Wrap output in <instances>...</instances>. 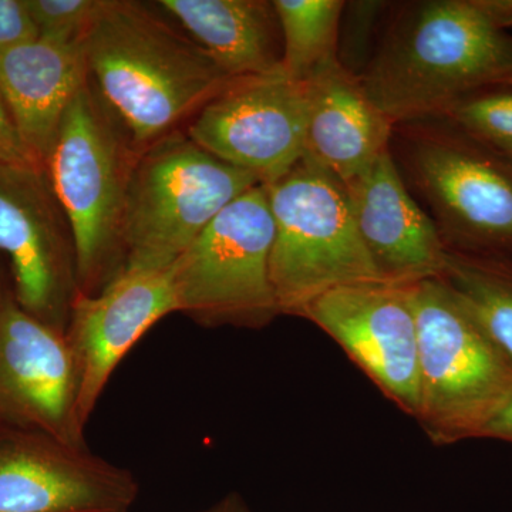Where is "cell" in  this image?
Returning <instances> with one entry per match:
<instances>
[{
  "label": "cell",
  "mask_w": 512,
  "mask_h": 512,
  "mask_svg": "<svg viewBox=\"0 0 512 512\" xmlns=\"http://www.w3.org/2000/svg\"><path fill=\"white\" fill-rule=\"evenodd\" d=\"M359 79L393 124L443 117L471 94L512 86V36L481 0L402 3Z\"/></svg>",
  "instance_id": "cell-1"
},
{
  "label": "cell",
  "mask_w": 512,
  "mask_h": 512,
  "mask_svg": "<svg viewBox=\"0 0 512 512\" xmlns=\"http://www.w3.org/2000/svg\"><path fill=\"white\" fill-rule=\"evenodd\" d=\"M84 50L100 99L137 153L174 133L231 80L191 37L127 0H104Z\"/></svg>",
  "instance_id": "cell-2"
},
{
  "label": "cell",
  "mask_w": 512,
  "mask_h": 512,
  "mask_svg": "<svg viewBox=\"0 0 512 512\" xmlns=\"http://www.w3.org/2000/svg\"><path fill=\"white\" fill-rule=\"evenodd\" d=\"M390 151L447 251L512 258V161L446 117L394 124Z\"/></svg>",
  "instance_id": "cell-3"
},
{
  "label": "cell",
  "mask_w": 512,
  "mask_h": 512,
  "mask_svg": "<svg viewBox=\"0 0 512 512\" xmlns=\"http://www.w3.org/2000/svg\"><path fill=\"white\" fill-rule=\"evenodd\" d=\"M90 83L64 114L45 161L72 227L80 293L96 295L126 269L124 207L138 154Z\"/></svg>",
  "instance_id": "cell-4"
},
{
  "label": "cell",
  "mask_w": 512,
  "mask_h": 512,
  "mask_svg": "<svg viewBox=\"0 0 512 512\" xmlns=\"http://www.w3.org/2000/svg\"><path fill=\"white\" fill-rule=\"evenodd\" d=\"M259 184L187 134L161 138L138 154L131 171L123 220L126 269L170 268L224 208Z\"/></svg>",
  "instance_id": "cell-5"
},
{
  "label": "cell",
  "mask_w": 512,
  "mask_h": 512,
  "mask_svg": "<svg viewBox=\"0 0 512 512\" xmlns=\"http://www.w3.org/2000/svg\"><path fill=\"white\" fill-rule=\"evenodd\" d=\"M407 291L419 343L417 419L437 443L480 439L512 394V366L441 278Z\"/></svg>",
  "instance_id": "cell-6"
},
{
  "label": "cell",
  "mask_w": 512,
  "mask_h": 512,
  "mask_svg": "<svg viewBox=\"0 0 512 512\" xmlns=\"http://www.w3.org/2000/svg\"><path fill=\"white\" fill-rule=\"evenodd\" d=\"M265 187L275 227L269 271L281 313L296 316L340 286L383 282L339 180L302 158Z\"/></svg>",
  "instance_id": "cell-7"
},
{
  "label": "cell",
  "mask_w": 512,
  "mask_h": 512,
  "mask_svg": "<svg viewBox=\"0 0 512 512\" xmlns=\"http://www.w3.org/2000/svg\"><path fill=\"white\" fill-rule=\"evenodd\" d=\"M274 235L268 191L259 184L170 266L177 312L207 328H264L282 315L269 271Z\"/></svg>",
  "instance_id": "cell-8"
},
{
  "label": "cell",
  "mask_w": 512,
  "mask_h": 512,
  "mask_svg": "<svg viewBox=\"0 0 512 512\" xmlns=\"http://www.w3.org/2000/svg\"><path fill=\"white\" fill-rule=\"evenodd\" d=\"M0 251L10 261L15 302L66 332L80 293L76 245L45 165L0 163Z\"/></svg>",
  "instance_id": "cell-9"
},
{
  "label": "cell",
  "mask_w": 512,
  "mask_h": 512,
  "mask_svg": "<svg viewBox=\"0 0 512 512\" xmlns=\"http://www.w3.org/2000/svg\"><path fill=\"white\" fill-rule=\"evenodd\" d=\"M308 113V83L293 79L281 67L229 80L195 114L187 136L266 185L302 160Z\"/></svg>",
  "instance_id": "cell-10"
},
{
  "label": "cell",
  "mask_w": 512,
  "mask_h": 512,
  "mask_svg": "<svg viewBox=\"0 0 512 512\" xmlns=\"http://www.w3.org/2000/svg\"><path fill=\"white\" fill-rule=\"evenodd\" d=\"M136 476L87 448L0 429V512H130Z\"/></svg>",
  "instance_id": "cell-11"
},
{
  "label": "cell",
  "mask_w": 512,
  "mask_h": 512,
  "mask_svg": "<svg viewBox=\"0 0 512 512\" xmlns=\"http://www.w3.org/2000/svg\"><path fill=\"white\" fill-rule=\"evenodd\" d=\"M296 316L328 333L389 399L417 417L419 343L407 285L340 286Z\"/></svg>",
  "instance_id": "cell-12"
},
{
  "label": "cell",
  "mask_w": 512,
  "mask_h": 512,
  "mask_svg": "<svg viewBox=\"0 0 512 512\" xmlns=\"http://www.w3.org/2000/svg\"><path fill=\"white\" fill-rule=\"evenodd\" d=\"M79 380L64 333L0 299V429L37 431L86 446Z\"/></svg>",
  "instance_id": "cell-13"
},
{
  "label": "cell",
  "mask_w": 512,
  "mask_h": 512,
  "mask_svg": "<svg viewBox=\"0 0 512 512\" xmlns=\"http://www.w3.org/2000/svg\"><path fill=\"white\" fill-rule=\"evenodd\" d=\"M174 312L170 268L126 269L96 295H77L64 338L79 380L77 413L83 427L124 356L158 320Z\"/></svg>",
  "instance_id": "cell-14"
},
{
  "label": "cell",
  "mask_w": 512,
  "mask_h": 512,
  "mask_svg": "<svg viewBox=\"0 0 512 512\" xmlns=\"http://www.w3.org/2000/svg\"><path fill=\"white\" fill-rule=\"evenodd\" d=\"M360 237L383 282L412 285L441 278L447 248L436 224L416 200L392 151L345 184Z\"/></svg>",
  "instance_id": "cell-15"
},
{
  "label": "cell",
  "mask_w": 512,
  "mask_h": 512,
  "mask_svg": "<svg viewBox=\"0 0 512 512\" xmlns=\"http://www.w3.org/2000/svg\"><path fill=\"white\" fill-rule=\"evenodd\" d=\"M306 83L309 113L302 158L348 184L389 150L393 121L339 57L323 63Z\"/></svg>",
  "instance_id": "cell-16"
},
{
  "label": "cell",
  "mask_w": 512,
  "mask_h": 512,
  "mask_svg": "<svg viewBox=\"0 0 512 512\" xmlns=\"http://www.w3.org/2000/svg\"><path fill=\"white\" fill-rule=\"evenodd\" d=\"M89 80L84 45L36 39L0 53V93L20 136L43 165L64 114Z\"/></svg>",
  "instance_id": "cell-17"
},
{
  "label": "cell",
  "mask_w": 512,
  "mask_h": 512,
  "mask_svg": "<svg viewBox=\"0 0 512 512\" xmlns=\"http://www.w3.org/2000/svg\"><path fill=\"white\" fill-rule=\"evenodd\" d=\"M158 5L184 26L229 79L281 69V28L272 2L161 0Z\"/></svg>",
  "instance_id": "cell-18"
},
{
  "label": "cell",
  "mask_w": 512,
  "mask_h": 512,
  "mask_svg": "<svg viewBox=\"0 0 512 512\" xmlns=\"http://www.w3.org/2000/svg\"><path fill=\"white\" fill-rule=\"evenodd\" d=\"M441 281L512 366V258L447 251Z\"/></svg>",
  "instance_id": "cell-19"
},
{
  "label": "cell",
  "mask_w": 512,
  "mask_h": 512,
  "mask_svg": "<svg viewBox=\"0 0 512 512\" xmlns=\"http://www.w3.org/2000/svg\"><path fill=\"white\" fill-rule=\"evenodd\" d=\"M282 33V67L296 80H308L323 63L339 57V35L346 2L275 0Z\"/></svg>",
  "instance_id": "cell-20"
},
{
  "label": "cell",
  "mask_w": 512,
  "mask_h": 512,
  "mask_svg": "<svg viewBox=\"0 0 512 512\" xmlns=\"http://www.w3.org/2000/svg\"><path fill=\"white\" fill-rule=\"evenodd\" d=\"M443 117L512 161V86L471 94Z\"/></svg>",
  "instance_id": "cell-21"
},
{
  "label": "cell",
  "mask_w": 512,
  "mask_h": 512,
  "mask_svg": "<svg viewBox=\"0 0 512 512\" xmlns=\"http://www.w3.org/2000/svg\"><path fill=\"white\" fill-rule=\"evenodd\" d=\"M39 39L84 45L104 0H25Z\"/></svg>",
  "instance_id": "cell-22"
},
{
  "label": "cell",
  "mask_w": 512,
  "mask_h": 512,
  "mask_svg": "<svg viewBox=\"0 0 512 512\" xmlns=\"http://www.w3.org/2000/svg\"><path fill=\"white\" fill-rule=\"evenodd\" d=\"M39 39L25 0H0V53Z\"/></svg>",
  "instance_id": "cell-23"
},
{
  "label": "cell",
  "mask_w": 512,
  "mask_h": 512,
  "mask_svg": "<svg viewBox=\"0 0 512 512\" xmlns=\"http://www.w3.org/2000/svg\"><path fill=\"white\" fill-rule=\"evenodd\" d=\"M0 163L43 165L26 146L0 93Z\"/></svg>",
  "instance_id": "cell-24"
},
{
  "label": "cell",
  "mask_w": 512,
  "mask_h": 512,
  "mask_svg": "<svg viewBox=\"0 0 512 512\" xmlns=\"http://www.w3.org/2000/svg\"><path fill=\"white\" fill-rule=\"evenodd\" d=\"M480 439H495L512 443V394L487 424Z\"/></svg>",
  "instance_id": "cell-25"
},
{
  "label": "cell",
  "mask_w": 512,
  "mask_h": 512,
  "mask_svg": "<svg viewBox=\"0 0 512 512\" xmlns=\"http://www.w3.org/2000/svg\"><path fill=\"white\" fill-rule=\"evenodd\" d=\"M481 5L498 28H512V0H481Z\"/></svg>",
  "instance_id": "cell-26"
},
{
  "label": "cell",
  "mask_w": 512,
  "mask_h": 512,
  "mask_svg": "<svg viewBox=\"0 0 512 512\" xmlns=\"http://www.w3.org/2000/svg\"><path fill=\"white\" fill-rule=\"evenodd\" d=\"M200 512H252L247 503L238 494H229L217 504L211 505L207 510Z\"/></svg>",
  "instance_id": "cell-27"
},
{
  "label": "cell",
  "mask_w": 512,
  "mask_h": 512,
  "mask_svg": "<svg viewBox=\"0 0 512 512\" xmlns=\"http://www.w3.org/2000/svg\"><path fill=\"white\" fill-rule=\"evenodd\" d=\"M0 299H2V296H0Z\"/></svg>",
  "instance_id": "cell-28"
}]
</instances>
